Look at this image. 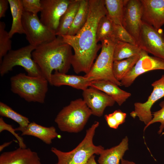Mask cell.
Returning <instances> with one entry per match:
<instances>
[{
	"label": "cell",
	"mask_w": 164,
	"mask_h": 164,
	"mask_svg": "<svg viewBox=\"0 0 164 164\" xmlns=\"http://www.w3.org/2000/svg\"><path fill=\"white\" fill-rule=\"evenodd\" d=\"M89 14L84 26L74 35L61 36L74 50L71 64L77 74L89 72L101 48V44L97 43L96 33L100 19L107 15L104 0H89Z\"/></svg>",
	"instance_id": "1"
},
{
	"label": "cell",
	"mask_w": 164,
	"mask_h": 164,
	"mask_svg": "<svg viewBox=\"0 0 164 164\" xmlns=\"http://www.w3.org/2000/svg\"><path fill=\"white\" fill-rule=\"evenodd\" d=\"M72 48L61 36L41 44L32 53V58L39 68L43 76L50 84L52 71L66 74L71 65Z\"/></svg>",
	"instance_id": "2"
},
{
	"label": "cell",
	"mask_w": 164,
	"mask_h": 164,
	"mask_svg": "<svg viewBox=\"0 0 164 164\" xmlns=\"http://www.w3.org/2000/svg\"><path fill=\"white\" fill-rule=\"evenodd\" d=\"M99 125V122L95 121L86 131L82 141L71 151L63 152L52 147L51 151L58 158V162L56 164H86L92 155H100L104 148L101 145L96 146L93 143L95 130Z\"/></svg>",
	"instance_id": "3"
},
{
	"label": "cell",
	"mask_w": 164,
	"mask_h": 164,
	"mask_svg": "<svg viewBox=\"0 0 164 164\" xmlns=\"http://www.w3.org/2000/svg\"><path fill=\"white\" fill-rule=\"evenodd\" d=\"M11 90L28 102L43 104L48 91L47 80L43 77H32L20 73L10 79Z\"/></svg>",
	"instance_id": "4"
},
{
	"label": "cell",
	"mask_w": 164,
	"mask_h": 164,
	"mask_svg": "<svg viewBox=\"0 0 164 164\" xmlns=\"http://www.w3.org/2000/svg\"><path fill=\"white\" fill-rule=\"evenodd\" d=\"M92 114L83 99L78 98L64 107L57 115L55 122L61 131L77 133L83 130Z\"/></svg>",
	"instance_id": "5"
},
{
	"label": "cell",
	"mask_w": 164,
	"mask_h": 164,
	"mask_svg": "<svg viewBox=\"0 0 164 164\" xmlns=\"http://www.w3.org/2000/svg\"><path fill=\"white\" fill-rule=\"evenodd\" d=\"M116 40L113 37L101 42V51L89 72L84 76L90 81L105 80L111 81L118 86L121 82L114 77L113 73L114 50Z\"/></svg>",
	"instance_id": "6"
},
{
	"label": "cell",
	"mask_w": 164,
	"mask_h": 164,
	"mask_svg": "<svg viewBox=\"0 0 164 164\" xmlns=\"http://www.w3.org/2000/svg\"><path fill=\"white\" fill-rule=\"evenodd\" d=\"M36 47L29 44L9 51L3 57L0 64L1 76H3L12 71L14 67L19 66L23 67L29 76L43 77L39 66L32 58V53Z\"/></svg>",
	"instance_id": "7"
},
{
	"label": "cell",
	"mask_w": 164,
	"mask_h": 164,
	"mask_svg": "<svg viewBox=\"0 0 164 164\" xmlns=\"http://www.w3.org/2000/svg\"><path fill=\"white\" fill-rule=\"evenodd\" d=\"M22 23L26 39L32 45L37 47L57 37L54 32L41 22L37 15L24 11Z\"/></svg>",
	"instance_id": "8"
},
{
	"label": "cell",
	"mask_w": 164,
	"mask_h": 164,
	"mask_svg": "<svg viewBox=\"0 0 164 164\" xmlns=\"http://www.w3.org/2000/svg\"><path fill=\"white\" fill-rule=\"evenodd\" d=\"M137 45L148 53L164 60V33L161 28L156 29L142 22Z\"/></svg>",
	"instance_id": "9"
},
{
	"label": "cell",
	"mask_w": 164,
	"mask_h": 164,
	"mask_svg": "<svg viewBox=\"0 0 164 164\" xmlns=\"http://www.w3.org/2000/svg\"><path fill=\"white\" fill-rule=\"evenodd\" d=\"M71 0H41V22L56 34L60 19Z\"/></svg>",
	"instance_id": "10"
},
{
	"label": "cell",
	"mask_w": 164,
	"mask_h": 164,
	"mask_svg": "<svg viewBox=\"0 0 164 164\" xmlns=\"http://www.w3.org/2000/svg\"><path fill=\"white\" fill-rule=\"evenodd\" d=\"M159 70H164V60L150 56L142 50L136 63L120 82L122 86L128 87L139 75L150 71Z\"/></svg>",
	"instance_id": "11"
},
{
	"label": "cell",
	"mask_w": 164,
	"mask_h": 164,
	"mask_svg": "<svg viewBox=\"0 0 164 164\" xmlns=\"http://www.w3.org/2000/svg\"><path fill=\"white\" fill-rule=\"evenodd\" d=\"M151 85L153 87V90L147 100L143 103H135L134 110L130 113L131 116L133 118L138 117L139 120L143 122L146 125L152 118L151 110L152 106L156 101L164 97V74L159 79L153 82Z\"/></svg>",
	"instance_id": "12"
},
{
	"label": "cell",
	"mask_w": 164,
	"mask_h": 164,
	"mask_svg": "<svg viewBox=\"0 0 164 164\" xmlns=\"http://www.w3.org/2000/svg\"><path fill=\"white\" fill-rule=\"evenodd\" d=\"M140 0H125L123 26L135 39L137 44L142 22Z\"/></svg>",
	"instance_id": "13"
},
{
	"label": "cell",
	"mask_w": 164,
	"mask_h": 164,
	"mask_svg": "<svg viewBox=\"0 0 164 164\" xmlns=\"http://www.w3.org/2000/svg\"><path fill=\"white\" fill-rule=\"evenodd\" d=\"M82 95L92 114L98 117L101 116L105 108L113 106L115 102L110 96L91 87L83 91Z\"/></svg>",
	"instance_id": "14"
},
{
	"label": "cell",
	"mask_w": 164,
	"mask_h": 164,
	"mask_svg": "<svg viewBox=\"0 0 164 164\" xmlns=\"http://www.w3.org/2000/svg\"><path fill=\"white\" fill-rule=\"evenodd\" d=\"M142 22L156 29L164 25V0H140Z\"/></svg>",
	"instance_id": "15"
},
{
	"label": "cell",
	"mask_w": 164,
	"mask_h": 164,
	"mask_svg": "<svg viewBox=\"0 0 164 164\" xmlns=\"http://www.w3.org/2000/svg\"><path fill=\"white\" fill-rule=\"evenodd\" d=\"M0 164H42L37 153L29 148L19 147L0 155Z\"/></svg>",
	"instance_id": "16"
},
{
	"label": "cell",
	"mask_w": 164,
	"mask_h": 164,
	"mask_svg": "<svg viewBox=\"0 0 164 164\" xmlns=\"http://www.w3.org/2000/svg\"><path fill=\"white\" fill-rule=\"evenodd\" d=\"M91 82L84 76L68 75L55 71L51 75L50 85L58 87L67 85L83 91L90 86Z\"/></svg>",
	"instance_id": "17"
},
{
	"label": "cell",
	"mask_w": 164,
	"mask_h": 164,
	"mask_svg": "<svg viewBox=\"0 0 164 164\" xmlns=\"http://www.w3.org/2000/svg\"><path fill=\"white\" fill-rule=\"evenodd\" d=\"M90 87L110 96L119 106L121 105L131 96L130 93L122 90L116 84L109 80H93L91 81Z\"/></svg>",
	"instance_id": "18"
},
{
	"label": "cell",
	"mask_w": 164,
	"mask_h": 164,
	"mask_svg": "<svg viewBox=\"0 0 164 164\" xmlns=\"http://www.w3.org/2000/svg\"><path fill=\"white\" fill-rule=\"evenodd\" d=\"M21 132L22 135L34 136L48 145L52 143L53 139L60 136L54 127H44L34 122H30Z\"/></svg>",
	"instance_id": "19"
},
{
	"label": "cell",
	"mask_w": 164,
	"mask_h": 164,
	"mask_svg": "<svg viewBox=\"0 0 164 164\" xmlns=\"http://www.w3.org/2000/svg\"><path fill=\"white\" fill-rule=\"evenodd\" d=\"M128 139L127 136L122 139L118 145L106 149L100 154L98 159L99 164H120L125 152L128 149Z\"/></svg>",
	"instance_id": "20"
},
{
	"label": "cell",
	"mask_w": 164,
	"mask_h": 164,
	"mask_svg": "<svg viewBox=\"0 0 164 164\" xmlns=\"http://www.w3.org/2000/svg\"><path fill=\"white\" fill-rule=\"evenodd\" d=\"M12 16L11 29L8 32L10 39L15 33L25 34L22 23L24 12L22 0H8Z\"/></svg>",
	"instance_id": "21"
},
{
	"label": "cell",
	"mask_w": 164,
	"mask_h": 164,
	"mask_svg": "<svg viewBox=\"0 0 164 164\" xmlns=\"http://www.w3.org/2000/svg\"><path fill=\"white\" fill-rule=\"evenodd\" d=\"M80 0H72L60 22L56 36L67 35L79 9Z\"/></svg>",
	"instance_id": "22"
},
{
	"label": "cell",
	"mask_w": 164,
	"mask_h": 164,
	"mask_svg": "<svg viewBox=\"0 0 164 164\" xmlns=\"http://www.w3.org/2000/svg\"><path fill=\"white\" fill-rule=\"evenodd\" d=\"M89 12V0H80L79 9L67 35H74L79 31L86 23Z\"/></svg>",
	"instance_id": "23"
},
{
	"label": "cell",
	"mask_w": 164,
	"mask_h": 164,
	"mask_svg": "<svg viewBox=\"0 0 164 164\" xmlns=\"http://www.w3.org/2000/svg\"><path fill=\"white\" fill-rule=\"evenodd\" d=\"M141 50L137 45L116 40L114 50V60H120L139 55Z\"/></svg>",
	"instance_id": "24"
},
{
	"label": "cell",
	"mask_w": 164,
	"mask_h": 164,
	"mask_svg": "<svg viewBox=\"0 0 164 164\" xmlns=\"http://www.w3.org/2000/svg\"><path fill=\"white\" fill-rule=\"evenodd\" d=\"M125 0H104L107 16L115 24L123 26Z\"/></svg>",
	"instance_id": "25"
},
{
	"label": "cell",
	"mask_w": 164,
	"mask_h": 164,
	"mask_svg": "<svg viewBox=\"0 0 164 164\" xmlns=\"http://www.w3.org/2000/svg\"><path fill=\"white\" fill-rule=\"evenodd\" d=\"M140 55L120 60L114 61L113 73L117 80L120 82L131 70L138 60Z\"/></svg>",
	"instance_id": "26"
},
{
	"label": "cell",
	"mask_w": 164,
	"mask_h": 164,
	"mask_svg": "<svg viewBox=\"0 0 164 164\" xmlns=\"http://www.w3.org/2000/svg\"><path fill=\"white\" fill-rule=\"evenodd\" d=\"M0 115L10 118L19 124V126L15 128L16 131H21L30 123L28 118L17 112L2 102H0Z\"/></svg>",
	"instance_id": "27"
},
{
	"label": "cell",
	"mask_w": 164,
	"mask_h": 164,
	"mask_svg": "<svg viewBox=\"0 0 164 164\" xmlns=\"http://www.w3.org/2000/svg\"><path fill=\"white\" fill-rule=\"evenodd\" d=\"M114 30V23L107 15L103 16L100 19L97 30V42L111 37Z\"/></svg>",
	"instance_id": "28"
},
{
	"label": "cell",
	"mask_w": 164,
	"mask_h": 164,
	"mask_svg": "<svg viewBox=\"0 0 164 164\" xmlns=\"http://www.w3.org/2000/svg\"><path fill=\"white\" fill-rule=\"evenodd\" d=\"M5 24L0 21V64L3 57L12 49V41L5 30Z\"/></svg>",
	"instance_id": "29"
},
{
	"label": "cell",
	"mask_w": 164,
	"mask_h": 164,
	"mask_svg": "<svg viewBox=\"0 0 164 164\" xmlns=\"http://www.w3.org/2000/svg\"><path fill=\"white\" fill-rule=\"evenodd\" d=\"M126 115V113L118 110L112 113L105 114L104 118L110 128L116 129L119 125L125 121Z\"/></svg>",
	"instance_id": "30"
},
{
	"label": "cell",
	"mask_w": 164,
	"mask_h": 164,
	"mask_svg": "<svg viewBox=\"0 0 164 164\" xmlns=\"http://www.w3.org/2000/svg\"><path fill=\"white\" fill-rule=\"evenodd\" d=\"M112 37L117 41L137 45L135 39L121 25L114 24V30Z\"/></svg>",
	"instance_id": "31"
},
{
	"label": "cell",
	"mask_w": 164,
	"mask_h": 164,
	"mask_svg": "<svg viewBox=\"0 0 164 164\" xmlns=\"http://www.w3.org/2000/svg\"><path fill=\"white\" fill-rule=\"evenodd\" d=\"M159 105L161 108L159 110L153 112L152 114V118L149 123L144 128V132L146 128L150 125L154 123L159 122L161 124L158 132L159 134H160L164 129V101L160 102Z\"/></svg>",
	"instance_id": "32"
},
{
	"label": "cell",
	"mask_w": 164,
	"mask_h": 164,
	"mask_svg": "<svg viewBox=\"0 0 164 164\" xmlns=\"http://www.w3.org/2000/svg\"><path fill=\"white\" fill-rule=\"evenodd\" d=\"M24 11L37 15L41 9V0H22Z\"/></svg>",
	"instance_id": "33"
},
{
	"label": "cell",
	"mask_w": 164,
	"mask_h": 164,
	"mask_svg": "<svg viewBox=\"0 0 164 164\" xmlns=\"http://www.w3.org/2000/svg\"><path fill=\"white\" fill-rule=\"evenodd\" d=\"M5 130L11 133L16 138L18 142L19 147L22 148H26L23 138L15 133V129L14 128L12 125L6 123L1 117L0 118V132Z\"/></svg>",
	"instance_id": "34"
},
{
	"label": "cell",
	"mask_w": 164,
	"mask_h": 164,
	"mask_svg": "<svg viewBox=\"0 0 164 164\" xmlns=\"http://www.w3.org/2000/svg\"><path fill=\"white\" fill-rule=\"evenodd\" d=\"M9 4L8 0H0V19L5 16Z\"/></svg>",
	"instance_id": "35"
},
{
	"label": "cell",
	"mask_w": 164,
	"mask_h": 164,
	"mask_svg": "<svg viewBox=\"0 0 164 164\" xmlns=\"http://www.w3.org/2000/svg\"><path fill=\"white\" fill-rule=\"evenodd\" d=\"M86 164H97L95 160V156L93 155L91 156Z\"/></svg>",
	"instance_id": "36"
},
{
	"label": "cell",
	"mask_w": 164,
	"mask_h": 164,
	"mask_svg": "<svg viewBox=\"0 0 164 164\" xmlns=\"http://www.w3.org/2000/svg\"><path fill=\"white\" fill-rule=\"evenodd\" d=\"M12 141L4 143L2 145L0 146V152L2 151L5 147L10 145L12 142Z\"/></svg>",
	"instance_id": "37"
},
{
	"label": "cell",
	"mask_w": 164,
	"mask_h": 164,
	"mask_svg": "<svg viewBox=\"0 0 164 164\" xmlns=\"http://www.w3.org/2000/svg\"><path fill=\"white\" fill-rule=\"evenodd\" d=\"M121 164H136L132 161H129L127 160H126L122 159L121 160Z\"/></svg>",
	"instance_id": "38"
}]
</instances>
